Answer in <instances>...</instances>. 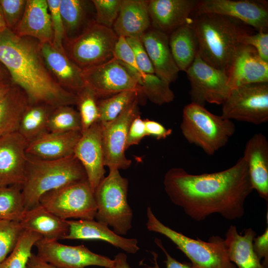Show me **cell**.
<instances>
[{
    "instance_id": "obj_1",
    "label": "cell",
    "mask_w": 268,
    "mask_h": 268,
    "mask_svg": "<svg viewBox=\"0 0 268 268\" xmlns=\"http://www.w3.org/2000/svg\"><path fill=\"white\" fill-rule=\"evenodd\" d=\"M163 185L171 201L197 221L214 213L229 220L241 218L245 200L254 190L243 156L232 167L214 173L196 175L172 168Z\"/></svg>"
},
{
    "instance_id": "obj_2",
    "label": "cell",
    "mask_w": 268,
    "mask_h": 268,
    "mask_svg": "<svg viewBox=\"0 0 268 268\" xmlns=\"http://www.w3.org/2000/svg\"><path fill=\"white\" fill-rule=\"evenodd\" d=\"M0 63L13 84L21 88L32 104L54 108L76 105L77 95L59 85L46 67L40 43L29 37H19L6 28L0 32Z\"/></svg>"
},
{
    "instance_id": "obj_3",
    "label": "cell",
    "mask_w": 268,
    "mask_h": 268,
    "mask_svg": "<svg viewBox=\"0 0 268 268\" xmlns=\"http://www.w3.org/2000/svg\"><path fill=\"white\" fill-rule=\"evenodd\" d=\"M190 22L198 40L201 58L226 73L235 52L242 44V37L250 32L240 21L215 13L193 14Z\"/></svg>"
},
{
    "instance_id": "obj_4",
    "label": "cell",
    "mask_w": 268,
    "mask_h": 268,
    "mask_svg": "<svg viewBox=\"0 0 268 268\" xmlns=\"http://www.w3.org/2000/svg\"><path fill=\"white\" fill-rule=\"evenodd\" d=\"M86 181L85 170L74 155L55 160L27 156L22 185L25 210L39 204L41 197L49 191Z\"/></svg>"
},
{
    "instance_id": "obj_5",
    "label": "cell",
    "mask_w": 268,
    "mask_h": 268,
    "mask_svg": "<svg viewBox=\"0 0 268 268\" xmlns=\"http://www.w3.org/2000/svg\"><path fill=\"white\" fill-rule=\"evenodd\" d=\"M180 128L189 143L200 147L209 155L224 147L236 130L232 121L194 102L184 107Z\"/></svg>"
},
{
    "instance_id": "obj_6",
    "label": "cell",
    "mask_w": 268,
    "mask_h": 268,
    "mask_svg": "<svg viewBox=\"0 0 268 268\" xmlns=\"http://www.w3.org/2000/svg\"><path fill=\"white\" fill-rule=\"evenodd\" d=\"M147 229L170 240L191 262L192 268H237L230 261L224 239L218 236L208 241L194 239L178 232L162 223L150 207L146 211Z\"/></svg>"
},
{
    "instance_id": "obj_7",
    "label": "cell",
    "mask_w": 268,
    "mask_h": 268,
    "mask_svg": "<svg viewBox=\"0 0 268 268\" xmlns=\"http://www.w3.org/2000/svg\"><path fill=\"white\" fill-rule=\"evenodd\" d=\"M128 179L119 170L111 169L94 192L97 221L110 226L120 236L132 228L133 214L128 201Z\"/></svg>"
},
{
    "instance_id": "obj_8",
    "label": "cell",
    "mask_w": 268,
    "mask_h": 268,
    "mask_svg": "<svg viewBox=\"0 0 268 268\" xmlns=\"http://www.w3.org/2000/svg\"><path fill=\"white\" fill-rule=\"evenodd\" d=\"M118 38L112 28L94 22L78 37L64 43V49L67 56L83 70L112 59Z\"/></svg>"
},
{
    "instance_id": "obj_9",
    "label": "cell",
    "mask_w": 268,
    "mask_h": 268,
    "mask_svg": "<svg viewBox=\"0 0 268 268\" xmlns=\"http://www.w3.org/2000/svg\"><path fill=\"white\" fill-rule=\"evenodd\" d=\"M39 203L65 220H92L97 212L94 192L87 181L49 191L41 197Z\"/></svg>"
},
{
    "instance_id": "obj_10",
    "label": "cell",
    "mask_w": 268,
    "mask_h": 268,
    "mask_svg": "<svg viewBox=\"0 0 268 268\" xmlns=\"http://www.w3.org/2000/svg\"><path fill=\"white\" fill-rule=\"evenodd\" d=\"M221 116L230 120L260 125L268 121V82L231 89L221 104Z\"/></svg>"
},
{
    "instance_id": "obj_11",
    "label": "cell",
    "mask_w": 268,
    "mask_h": 268,
    "mask_svg": "<svg viewBox=\"0 0 268 268\" xmlns=\"http://www.w3.org/2000/svg\"><path fill=\"white\" fill-rule=\"evenodd\" d=\"M138 104L139 96L115 119L99 123L101 127L104 164L109 170L127 169L131 165V160L125 155L126 144L130 125L140 115Z\"/></svg>"
},
{
    "instance_id": "obj_12",
    "label": "cell",
    "mask_w": 268,
    "mask_h": 268,
    "mask_svg": "<svg viewBox=\"0 0 268 268\" xmlns=\"http://www.w3.org/2000/svg\"><path fill=\"white\" fill-rule=\"evenodd\" d=\"M186 72L191 102L202 106L206 103L221 105L230 91L226 73L206 63L199 54Z\"/></svg>"
},
{
    "instance_id": "obj_13",
    "label": "cell",
    "mask_w": 268,
    "mask_h": 268,
    "mask_svg": "<svg viewBox=\"0 0 268 268\" xmlns=\"http://www.w3.org/2000/svg\"><path fill=\"white\" fill-rule=\"evenodd\" d=\"M82 74L85 87L91 90L97 98H107L127 90L142 93L135 77L122 63L114 58L83 69Z\"/></svg>"
},
{
    "instance_id": "obj_14",
    "label": "cell",
    "mask_w": 268,
    "mask_h": 268,
    "mask_svg": "<svg viewBox=\"0 0 268 268\" xmlns=\"http://www.w3.org/2000/svg\"><path fill=\"white\" fill-rule=\"evenodd\" d=\"M268 4L263 0H201L193 14L211 13L226 16L258 32H268Z\"/></svg>"
},
{
    "instance_id": "obj_15",
    "label": "cell",
    "mask_w": 268,
    "mask_h": 268,
    "mask_svg": "<svg viewBox=\"0 0 268 268\" xmlns=\"http://www.w3.org/2000/svg\"><path fill=\"white\" fill-rule=\"evenodd\" d=\"M37 256L61 268H85L96 266L112 268L113 260L94 253L84 245L69 246L41 238L35 244Z\"/></svg>"
},
{
    "instance_id": "obj_16",
    "label": "cell",
    "mask_w": 268,
    "mask_h": 268,
    "mask_svg": "<svg viewBox=\"0 0 268 268\" xmlns=\"http://www.w3.org/2000/svg\"><path fill=\"white\" fill-rule=\"evenodd\" d=\"M73 155L83 166L87 181L94 192L104 178L105 173L101 127L99 123H95L81 133Z\"/></svg>"
},
{
    "instance_id": "obj_17",
    "label": "cell",
    "mask_w": 268,
    "mask_h": 268,
    "mask_svg": "<svg viewBox=\"0 0 268 268\" xmlns=\"http://www.w3.org/2000/svg\"><path fill=\"white\" fill-rule=\"evenodd\" d=\"M28 144L18 132L0 138V187L23 184Z\"/></svg>"
},
{
    "instance_id": "obj_18",
    "label": "cell",
    "mask_w": 268,
    "mask_h": 268,
    "mask_svg": "<svg viewBox=\"0 0 268 268\" xmlns=\"http://www.w3.org/2000/svg\"><path fill=\"white\" fill-rule=\"evenodd\" d=\"M226 74L231 89L268 82V62L262 60L253 47L242 44L232 59Z\"/></svg>"
},
{
    "instance_id": "obj_19",
    "label": "cell",
    "mask_w": 268,
    "mask_h": 268,
    "mask_svg": "<svg viewBox=\"0 0 268 268\" xmlns=\"http://www.w3.org/2000/svg\"><path fill=\"white\" fill-rule=\"evenodd\" d=\"M198 0H150L148 10L151 27L169 35L186 23Z\"/></svg>"
},
{
    "instance_id": "obj_20",
    "label": "cell",
    "mask_w": 268,
    "mask_h": 268,
    "mask_svg": "<svg viewBox=\"0 0 268 268\" xmlns=\"http://www.w3.org/2000/svg\"><path fill=\"white\" fill-rule=\"evenodd\" d=\"M40 51L48 70L64 89L77 94L85 87L82 69L67 55L51 43L40 44Z\"/></svg>"
},
{
    "instance_id": "obj_21",
    "label": "cell",
    "mask_w": 268,
    "mask_h": 268,
    "mask_svg": "<svg viewBox=\"0 0 268 268\" xmlns=\"http://www.w3.org/2000/svg\"><path fill=\"white\" fill-rule=\"evenodd\" d=\"M140 38L151 62L154 74L169 84L175 81L180 70L170 48L169 35L150 27Z\"/></svg>"
},
{
    "instance_id": "obj_22",
    "label": "cell",
    "mask_w": 268,
    "mask_h": 268,
    "mask_svg": "<svg viewBox=\"0 0 268 268\" xmlns=\"http://www.w3.org/2000/svg\"><path fill=\"white\" fill-rule=\"evenodd\" d=\"M19 37H29L40 44L52 43L53 31L46 0H27L23 14L12 30Z\"/></svg>"
},
{
    "instance_id": "obj_23",
    "label": "cell",
    "mask_w": 268,
    "mask_h": 268,
    "mask_svg": "<svg viewBox=\"0 0 268 268\" xmlns=\"http://www.w3.org/2000/svg\"><path fill=\"white\" fill-rule=\"evenodd\" d=\"M67 222L69 230L64 239L102 240L130 254L139 250L136 239L124 238L110 230L108 225L94 219L67 220Z\"/></svg>"
},
{
    "instance_id": "obj_24",
    "label": "cell",
    "mask_w": 268,
    "mask_h": 268,
    "mask_svg": "<svg viewBox=\"0 0 268 268\" xmlns=\"http://www.w3.org/2000/svg\"><path fill=\"white\" fill-rule=\"evenodd\" d=\"M253 190L267 202L268 200V141L261 133L254 134L244 151Z\"/></svg>"
},
{
    "instance_id": "obj_25",
    "label": "cell",
    "mask_w": 268,
    "mask_h": 268,
    "mask_svg": "<svg viewBox=\"0 0 268 268\" xmlns=\"http://www.w3.org/2000/svg\"><path fill=\"white\" fill-rule=\"evenodd\" d=\"M80 132H48L28 143V156L42 160H55L73 155L75 146L80 138Z\"/></svg>"
},
{
    "instance_id": "obj_26",
    "label": "cell",
    "mask_w": 268,
    "mask_h": 268,
    "mask_svg": "<svg viewBox=\"0 0 268 268\" xmlns=\"http://www.w3.org/2000/svg\"><path fill=\"white\" fill-rule=\"evenodd\" d=\"M148 0H122L118 16L112 29L118 36L140 37L151 27Z\"/></svg>"
},
{
    "instance_id": "obj_27",
    "label": "cell",
    "mask_w": 268,
    "mask_h": 268,
    "mask_svg": "<svg viewBox=\"0 0 268 268\" xmlns=\"http://www.w3.org/2000/svg\"><path fill=\"white\" fill-rule=\"evenodd\" d=\"M19 223L24 230L49 240L64 239L69 230L67 220L60 218L40 203L25 210Z\"/></svg>"
},
{
    "instance_id": "obj_28",
    "label": "cell",
    "mask_w": 268,
    "mask_h": 268,
    "mask_svg": "<svg viewBox=\"0 0 268 268\" xmlns=\"http://www.w3.org/2000/svg\"><path fill=\"white\" fill-rule=\"evenodd\" d=\"M60 11L64 27V43L73 40L95 21L92 0H61Z\"/></svg>"
},
{
    "instance_id": "obj_29",
    "label": "cell",
    "mask_w": 268,
    "mask_h": 268,
    "mask_svg": "<svg viewBox=\"0 0 268 268\" xmlns=\"http://www.w3.org/2000/svg\"><path fill=\"white\" fill-rule=\"evenodd\" d=\"M256 236L251 228L245 229L243 234L238 233L235 225L228 228L224 240L230 260L238 268H266L253 250Z\"/></svg>"
},
{
    "instance_id": "obj_30",
    "label": "cell",
    "mask_w": 268,
    "mask_h": 268,
    "mask_svg": "<svg viewBox=\"0 0 268 268\" xmlns=\"http://www.w3.org/2000/svg\"><path fill=\"white\" fill-rule=\"evenodd\" d=\"M30 104L24 92L14 84L0 98V138L18 131L21 117Z\"/></svg>"
},
{
    "instance_id": "obj_31",
    "label": "cell",
    "mask_w": 268,
    "mask_h": 268,
    "mask_svg": "<svg viewBox=\"0 0 268 268\" xmlns=\"http://www.w3.org/2000/svg\"><path fill=\"white\" fill-rule=\"evenodd\" d=\"M169 44L178 69L186 72L195 61L199 50L198 40L190 19L169 35Z\"/></svg>"
},
{
    "instance_id": "obj_32",
    "label": "cell",
    "mask_w": 268,
    "mask_h": 268,
    "mask_svg": "<svg viewBox=\"0 0 268 268\" xmlns=\"http://www.w3.org/2000/svg\"><path fill=\"white\" fill-rule=\"evenodd\" d=\"M54 108L45 104H30L23 114L18 132L30 143L48 133L49 116Z\"/></svg>"
},
{
    "instance_id": "obj_33",
    "label": "cell",
    "mask_w": 268,
    "mask_h": 268,
    "mask_svg": "<svg viewBox=\"0 0 268 268\" xmlns=\"http://www.w3.org/2000/svg\"><path fill=\"white\" fill-rule=\"evenodd\" d=\"M25 211L22 185L0 187V220L19 222Z\"/></svg>"
},
{
    "instance_id": "obj_34",
    "label": "cell",
    "mask_w": 268,
    "mask_h": 268,
    "mask_svg": "<svg viewBox=\"0 0 268 268\" xmlns=\"http://www.w3.org/2000/svg\"><path fill=\"white\" fill-rule=\"evenodd\" d=\"M136 79L142 93L153 103L161 105L173 101L175 95L170 88V84L155 74L140 72Z\"/></svg>"
},
{
    "instance_id": "obj_35",
    "label": "cell",
    "mask_w": 268,
    "mask_h": 268,
    "mask_svg": "<svg viewBox=\"0 0 268 268\" xmlns=\"http://www.w3.org/2000/svg\"><path fill=\"white\" fill-rule=\"evenodd\" d=\"M42 238L38 234L24 230L14 249L0 263V268H26L33 247Z\"/></svg>"
},
{
    "instance_id": "obj_36",
    "label": "cell",
    "mask_w": 268,
    "mask_h": 268,
    "mask_svg": "<svg viewBox=\"0 0 268 268\" xmlns=\"http://www.w3.org/2000/svg\"><path fill=\"white\" fill-rule=\"evenodd\" d=\"M48 130L49 132L52 133L75 131L81 133V123L78 111L71 105L54 108L49 116Z\"/></svg>"
},
{
    "instance_id": "obj_37",
    "label": "cell",
    "mask_w": 268,
    "mask_h": 268,
    "mask_svg": "<svg viewBox=\"0 0 268 268\" xmlns=\"http://www.w3.org/2000/svg\"><path fill=\"white\" fill-rule=\"evenodd\" d=\"M140 93L135 90H127L98 100L100 114L98 122H106L115 119Z\"/></svg>"
},
{
    "instance_id": "obj_38",
    "label": "cell",
    "mask_w": 268,
    "mask_h": 268,
    "mask_svg": "<svg viewBox=\"0 0 268 268\" xmlns=\"http://www.w3.org/2000/svg\"><path fill=\"white\" fill-rule=\"evenodd\" d=\"M76 95V105L80 118L82 133L99 121L100 114L97 103L98 98L94 93L86 87Z\"/></svg>"
},
{
    "instance_id": "obj_39",
    "label": "cell",
    "mask_w": 268,
    "mask_h": 268,
    "mask_svg": "<svg viewBox=\"0 0 268 268\" xmlns=\"http://www.w3.org/2000/svg\"><path fill=\"white\" fill-rule=\"evenodd\" d=\"M23 231L19 222L0 220V263L14 249Z\"/></svg>"
},
{
    "instance_id": "obj_40",
    "label": "cell",
    "mask_w": 268,
    "mask_h": 268,
    "mask_svg": "<svg viewBox=\"0 0 268 268\" xmlns=\"http://www.w3.org/2000/svg\"><path fill=\"white\" fill-rule=\"evenodd\" d=\"M122 0H93L96 23L112 28L116 21L121 7Z\"/></svg>"
},
{
    "instance_id": "obj_41",
    "label": "cell",
    "mask_w": 268,
    "mask_h": 268,
    "mask_svg": "<svg viewBox=\"0 0 268 268\" xmlns=\"http://www.w3.org/2000/svg\"><path fill=\"white\" fill-rule=\"evenodd\" d=\"M60 2L61 0H47L53 31L52 44L58 50L66 52L64 47L65 34L60 11Z\"/></svg>"
},
{
    "instance_id": "obj_42",
    "label": "cell",
    "mask_w": 268,
    "mask_h": 268,
    "mask_svg": "<svg viewBox=\"0 0 268 268\" xmlns=\"http://www.w3.org/2000/svg\"><path fill=\"white\" fill-rule=\"evenodd\" d=\"M27 0H0L3 18L9 29L12 30L20 20Z\"/></svg>"
},
{
    "instance_id": "obj_43",
    "label": "cell",
    "mask_w": 268,
    "mask_h": 268,
    "mask_svg": "<svg viewBox=\"0 0 268 268\" xmlns=\"http://www.w3.org/2000/svg\"><path fill=\"white\" fill-rule=\"evenodd\" d=\"M134 52L139 70L147 73H154V69L146 51L138 37L126 38Z\"/></svg>"
},
{
    "instance_id": "obj_44",
    "label": "cell",
    "mask_w": 268,
    "mask_h": 268,
    "mask_svg": "<svg viewBox=\"0 0 268 268\" xmlns=\"http://www.w3.org/2000/svg\"><path fill=\"white\" fill-rule=\"evenodd\" d=\"M113 58L138 71L141 72L137 65L132 49L125 37L118 36L113 50Z\"/></svg>"
},
{
    "instance_id": "obj_45",
    "label": "cell",
    "mask_w": 268,
    "mask_h": 268,
    "mask_svg": "<svg viewBox=\"0 0 268 268\" xmlns=\"http://www.w3.org/2000/svg\"><path fill=\"white\" fill-rule=\"evenodd\" d=\"M241 43L253 47L261 58L268 62V32L246 33L242 37Z\"/></svg>"
},
{
    "instance_id": "obj_46",
    "label": "cell",
    "mask_w": 268,
    "mask_h": 268,
    "mask_svg": "<svg viewBox=\"0 0 268 268\" xmlns=\"http://www.w3.org/2000/svg\"><path fill=\"white\" fill-rule=\"evenodd\" d=\"M146 136L144 121L139 115L132 121L129 128L126 144V150L130 146L138 144Z\"/></svg>"
},
{
    "instance_id": "obj_47",
    "label": "cell",
    "mask_w": 268,
    "mask_h": 268,
    "mask_svg": "<svg viewBox=\"0 0 268 268\" xmlns=\"http://www.w3.org/2000/svg\"><path fill=\"white\" fill-rule=\"evenodd\" d=\"M254 252L261 260L262 264L266 268L268 267V228L267 227L264 232L261 235L255 237L253 242Z\"/></svg>"
},
{
    "instance_id": "obj_48",
    "label": "cell",
    "mask_w": 268,
    "mask_h": 268,
    "mask_svg": "<svg viewBox=\"0 0 268 268\" xmlns=\"http://www.w3.org/2000/svg\"><path fill=\"white\" fill-rule=\"evenodd\" d=\"M147 136H152L157 139L166 138L171 134L172 130L165 128L161 123L155 121L144 120Z\"/></svg>"
},
{
    "instance_id": "obj_49",
    "label": "cell",
    "mask_w": 268,
    "mask_h": 268,
    "mask_svg": "<svg viewBox=\"0 0 268 268\" xmlns=\"http://www.w3.org/2000/svg\"><path fill=\"white\" fill-rule=\"evenodd\" d=\"M154 242L157 246L162 250L166 256V260L164 261L166 264V268H192L191 265L186 263H181L171 257L163 247L160 239L155 238ZM152 255L153 256L154 265V267H149V268H160L157 264V254L155 252H152Z\"/></svg>"
},
{
    "instance_id": "obj_50",
    "label": "cell",
    "mask_w": 268,
    "mask_h": 268,
    "mask_svg": "<svg viewBox=\"0 0 268 268\" xmlns=\"http://www.w3.org/2000/svg\"><path fill=\"white\" fill-rule=\"evenodd\" d=\"M26 268H61L44 261L37 255L32 254L29 258Z\"/></svg>"
},
{
    "instance_id": "obj_51",
    "label": "cell",
    "mask_w": 268,
    "mask_h": 268,
    "mask_svg": "<svg viewBox=\"0 0 268 268\" xmlns=\"http://www.w3.org/2000/svg\"><path fill=\"white\" fill-rule=\"evenodd\" d=\"M127 258V255L124 253L118 254L113 260L112 268H130Z\"/></svg>"
},
{
    "instance_id": "obj_52",
    "label": "cell",
    "mask_w": 268,
    "mask_h": 268,
    "mask_svg": "<svg viewBox=\"0 0 268 268\" xmlns=\"http://www.w3.org/2000/svg\"><path fill=\"white\" fill-rule=\"evenodd\" d=\"M12 84L10 80H0V98L9 90Z\"/></svg>"
},
{
    "instance_id": "obj_53",
    "label": "cell",
    "mask_w": 268,
    "mask_h": 268,
    "mask_svg": "<svg viewBox=\"0 0 268 268\" xmlns=\"http://www.w3.org/2000/svg\"><path fill=\"white\" fill-rule=\"evenodd\" d=\"M0 80H10V75L6 68L0 63Z\"/></svg>"
},
{
    "instance_id": "obj_54",
    "label": "cell",
    "mask_w": 268,
    "mask_h": 268,
    "mask_svg": "<svg viewBox=\"0 0 268 268\" xmlns=\"http://www.w3.org/2000/svg\"><path fill=\"white\" fill-rule=\"evenodd\" d=\"M7 27L3 18L1 8L0 5V32L3 31Z\"/></svg>"
},
{
    "instance_id": "obj_55",
    "label": "cell",
    "mask_w": 268,
    "mask_h": 268,
    "mask_svg": "<svg viewBox=\"0 0 268 268\" xmlns=\"http://www.w3.org/2000/svg\"></svg>"
}]
</instances>
